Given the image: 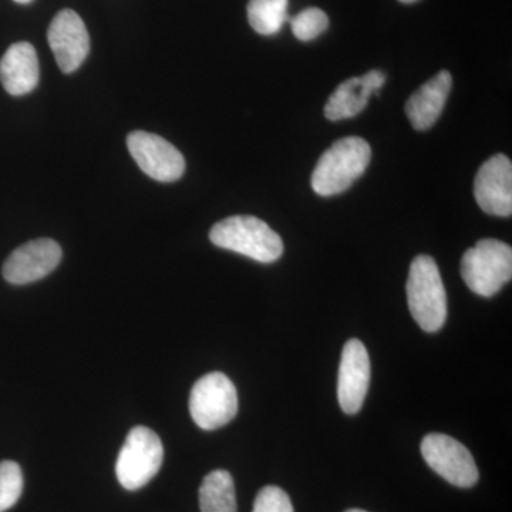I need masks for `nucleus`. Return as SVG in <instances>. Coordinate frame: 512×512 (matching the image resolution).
<instances>
[{
    "label": "nucleus",
    "mask_w": 512,
    "mask_h": 512,
    "mask_svg": "<svg viewBox=\"0 0 512 512\" xmlns=\"http://www.w3.org/2000/svg\"><path fill=\"white\" fill-rule=\"evenodd\" d=\"M372 158V148L360 137L340 138L323 153L312 173V190L320 197L342 194L359 180Z\"/></svg>",
    "instance_id": "obj_1"
},
{
    "label": "nucleus",
    "mask_w": 512,
    "mask_h": 512,
    "mask_svg": "<svg viewBox=\"0 0 512 512\" xmlns=\"http://www.w3.org/2000/svg\"><path fill=\"white\" fill-rule=\"evenodd\" d=\"M212 244L272 264L284 254V242L266 222L251 215H235L218 222L210 232Z\"/></svg>",
    "instance_id": "obj_2"
},
{
    "label": "nucleus",
    "mask_w": 512,
    "mask_h": 512,
    "mask_svg": "<svg viewBox=\"0 0 512 512\" xmlns=\"http://www.w3.org/2000/svg\"><path fill=\"white\" fill-rule=\"evenodd\" d=\"M406 289L413 319L426 332H439L447 319V293L439 266L431 256L414 258Z\"/></svg>",
    "instance_id": "obj_3"
},
{
    "label": "nucleus",
    "mask_w": 512,
    "mask_h": 512,
    "mask_svg": "<svg viewBox=\"0 0 512 512\" xmlns=\"http://www.w3.org/2000/svg\"><path fill=\"white\" fill-rule=\"evenodd\" d=\"M461 276L477 295L491 298L512 278V249L498 239H481L461 259Z\"/></svg>",
    "instance_id": "obj_4"
},
{
    "label": "nucleus",
    "mask_w": 512,
    "mask_h": 512,
    "mask_svg": "<svg viewBox=\"0 0 512 512\" xmlns=\"http://www.w3.org/2000/svg\"><path fill=\"white\" fill-rule=\"evenodd\" d=\"M164 461L160 437L147 427L137 426L127 434L116 463V476L121 487L136 491L157 476Z\"/></svg>",
    "instance_id": "obj_5"
},
{
    "label": "nucleus",
    "mask_w": 512,
    "mask_h": 512,
    "mask_svg": "<svg viewBox=\"0 0 512 512\" xmlns=\"http://www.w3.org/2000/svg\"><path fill=\"white\" fill-rule=\"evenodd\" d=\"M190 413L202 430L227 426L238 413V393L234 383L220 372L202 376L191 390Z\"/></svg>",
    "instance_id": "obj_6"
},
{
    "label": "nucleus",
    "mask_w": 512,
    "mask_h": 512,
    "mask_svg": "<svg viewBox=\"0 0 512 512\" xmlns=\"http://www.w3.org/2000/svg\"><path fill=\"white\" fill-rule=\"evenodd\" d=\"M424 461L456 487L470 488L477 484L478 468L468 448L453 437L431 433L421 441Z\"/></svg>",
    "instance_id": "obj_7"
},
{
    "label": "nucleus",
    "mask_w": 512,
    "mask_h": 512,
    "mask_svg": "<svg viewBox=\"0 0 512 512\" xmlns=\"http://www.w3.org/2000/svg\"><path fill=\"white\" fill-rule=\"evenodd\" d=\"M127 147L140 170L160 183L180 180L185 171L183 154L163 137L147 131H133Z\"/></svg>",
    "instance_id": "obj_8"
},
{
    "label": "nucleus",
    "mask_w": 512,
    "mask_h": 512,
    "mask_svg": "<svg viewBox=\"0 0 512 512\" xmlns=\"http://www.w3.org/2000/svg\"><path fill=\"white\" fill-rule=\"evenodd\" d=\"M47 40L63 73L76 72L90 52V36L83 19L72 9H63L47 30Z\"/></svg>",
    "instance_id": "obj_9"
},
{
    "label": "nucleus",
    "mask_w": 512,
    "mask_h": 512,
    "mask_svg": "<svg viewBox=\"0 0 512 512\" xmlns=\"http://www.w3.org/2000/svg\"><path fill=\"white\" fill-rule=\"evenodd\" d=\"M62 256V248L53 239H35L10 254L3 265V278L13 285L32 284L52 274Z\"/></svg>",
    "instance_id": "obj_10"
},
{
    "label": "nucleus",
    "mask_w": 512,
    "mask_h": 512,
    "mask_svg": "<svg viewBox=\"0 0 512 512\" xmlns=\"http://www.w3.org/2000/svg\"><path fill=\"white\" fill-rule=\"evenodd\" d=\"M474 195L481 210L495 217L512 214V164L510 158L497 154L488 158L476 175Z\"/></svg>",
    "instance_id": "obj_11"
},
{
    "label": "nucleus",
    "mask_w": 512,
    "mask_h": 512,
    "mask_svg": "<svg viewBox=\"0 0 512 512\" xmlns=\"http://www.w3.org/2000/svg\"><path fill=\"white\" fill-rule=\"evenodd\" d=\"M369 383V353L360 340L350 339L343 348L339 366L338 397L343 412H360L365 403Z\"/></svg>",
    "instance_id": "obj_12"
},
{
    "label": "nucleus",
    "mask_w": 512,
    "mask_h": 512,
    "mask_svg": "<svg viewBox=\"0 0 512 512\" xmlns=\"http://www.w3.org/2000/svg\"><path fill=\"white\" fill-rule=\"evenodd\" d=\"M384 82L386 77L379 70L346 80L329 97L325 106L326 119L340 121L356 117L366 109L370 97L379 93Z\"/></svg>",
    "instance_id": "obj_13"
},
{
    "label": "nucleus",
    "mask_w": 512,
    "mask_h": 512,
    "mask_svg": "<svg viewBox=\"0 0 512 512\" xmlns=\"http://www.w3.org/2000/svg\"><path fill=\"white\" fill-rule=\"evenodd\" d=\"M451 86L453 77L450 72L441 70L410 96L406 103V114L414 130L424 131L434 126L446 106Z\"/></svg>",
    "instance_id": "obj_14"
},
{
    "label": "nucleus",
    "mask_w": 512,
    "mask_h": 512,
    "mask_svg": "<svg viewBox=\"0 0 512 512\" xmlns=\"http://www.w3.org/2000/svg\"><path fill=\"white\" fill-rule=\"evenodd\" d=\"M39 59L28 42L15 43L0 60V82L12 96H25L39 84Z\"/></svg>",
    "instance_id": "obj_15"
},
{
    "label": "nucleus",
    "mask_w": 512,
    "mask_h": 512,
    "mask_svg": "<svg viewBox=\"0 0 512 512\" xmlns=\"http://www.w3.org/2000/svg\"><path fill=\"white\" fill-rule=\"evenodd\" d=\"M201 512H237L234 480L225 470H215L200 487Z\"/></svg>",
    "instance_id": "obj_16"
},
{
    "label": "nucleus",
    "mask_w": 512,
    "mask_h": 512,
    "mask_svg": "<svg viewBox=\"0 0 512 512\" xmlns=\"http://www.w3.org/2000/svg\"><path fill=\"white\" fill-rule=\"evenodd\" d=\"M288 6L289 0H249V25L259 35H276L288 20Z\"/></svg>",
    "instance_id": "obj_17"
},
{
    "label": "nucleus",
    "mask_w": 512,
    "mask_h": 512,
    "mask_svg": "<svg viewBox=\"0 0 512 512\" xmlns=\"http://www.w3.org/2000/svg\"><path fill=\"white\" fill-rule=\"evenodd\" d=\"M23 491V474L15 461L0 463V512L10 510L18 503Z\"/></svg>",
    "instance_id": "obj_18"
},
{
    "label": "nucleus",
    "mask_w": 512,
    "mask_h": 512,
    "mask_svg": "<svg viewBox=\"0 0 512 512\" xmlns=\"http://www.w3.org/2000/svg\"><path fill=\"white\" fill-rule=\"evenodd\" d=\"M293 35L301 42H311L326 32L329 26V18L322 9L308 8L302 10L298 15L293 16L291 20Z\"/></svg>",
    "instance_id": "obj_19"
},
{
    "label": "nucleus",
    "mask_w": 512,
    "mask_h": 512,
    "mask_svg": "<svg viewBox=\"0 0 512 512\" xmlns=\"http://www.w3.org/2000/svg\"><path fill=\"white\" fill-rule=\"evenodd\" d=\"M252 512H295L289 495L276 485L262 488L256 495Z\"/></svg>",
    "instance_id": "obj_20"
},
{
    "label": "nucleus",
    "mask_w": 512,
    "mask_h": 512,
    "mask_svg": "<svg viewBox=\"0 0 512 512\" xmlns=\"http://www.w3.org/2000/svg\"><path fill=\"white\" fill-rule=\"evenodd\" d=\"M13 2L19 3V5H29L33 0H13Z\"/></svg>",
    "instance_id": "obj_21"
},
{
    "label": "nucleus",
    "mask_w": 512,
    "mask_h": 512,
    "mask_svg": "<svg viewBox=\"0 0 512 512\" xmlns=\"http://www.w3.org/2000/svg\"><path fill=\"white\" fill-rule=\"evenodd\" d=\"M399 2H402V3H414V2H417V0H399Z\"/></svg>",
    "instance_id": "obj_22"
},
{
    "label": "nucleus",
    "mask_w": 512,
    "mask_h": 512,
    "mask_svg": "<svg viewBox=\"0 0 512 512\" xmlns=\"http://www.w3.org/2000/svg\"><path fill=\"white\" fill-rule=\"evenodd\" d=\"M346 512H366V511H363V510H356V508H355V510H349V511H346Z\"/></svg>",
    "instance_id": "obj_23"
}]
</instances>
